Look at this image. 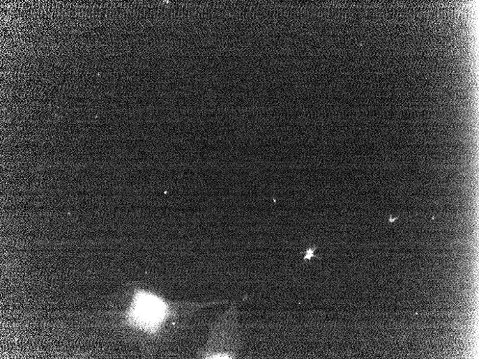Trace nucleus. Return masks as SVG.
Instances as JSON below:
<instances>
[{"label":"nucleus","instance_id":"f03ea898","mask_svg":"<svg viewBox=\"0 0 479 359\" xmlns=\"http://www.w3.org/2000/svg\"><path fill=\"white\" fill-rule=\"evenodd\" d=\"M317 249V247H315V246L313 247H309V248L307 250V251L305 252V254H305V257H304V260H305V261L308 260L309 261H310L311 259H312V258H317V259H319V258L317 257V256L315 255V254H314V252H315V250H316Z\"/></svg>","mask_w":479,"mask_h":359},{"label":"nucleus","instance_id":"f257e3e1","mask_svg":"<svg viewBox=\"0 0 479 359\" xmlns=\"http://www.w3.org/2000/svg\"><path fill=\"white\" fill-rule=\"evenodd\" d=\"M185 305L168 303L162 298L145 291L137 292L128 313L130 325L145 332H158L176 312Z\"/></svg>","mask_w":479,"mask_h":359}]
</instances>
